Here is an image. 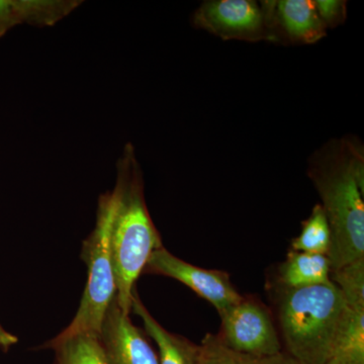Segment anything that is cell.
Here are the masks:
<instances>
[{"label":"cell","instance_id":"cell-1","mask_svg":"<svg viewBox=\"0 0 364 364\" xmlns=\"http://www.w3.org/2000/svg\"><path fill=\"white\" fill-rule=\"evenodd\" d=\"M332 234L331 270L364 258V146L345 135L323 144L306 169Z\"/></svg>","mask_w":364,"mask_h":364},{"label":"cell","instance_id":"cell-2","mask_svg":"<svg viewBox=\"0 0 364 364\" xmlns=\"http://www.w3.org/2000/svg\"><path fill=\"white\" fill-rule=\"evenodd\" d=\"M100 200L109 214L116 301L130 315L136 279L152 253L164 247L146 205L142 167L133 144H126L117 159L114 188L102 193Z\"/></svg>","mask_w":364,"mask_h":364},{"label":"cell","instance_id":"cell-3","mask_svg":"<svg viewBox=\"0 0 364 364\" xmlns=\"http://www.w3.org/2000/svg\"><path fill=\"white\" fill-rule=\"evenodd\" d=\"M348 306L331 282L282 289L277 316L289 355L299 364H325L332 358Z\"/></svg>","mask_w":364,"mask_h":364},{"label":"cell","instance_id":"cell-4","mask_svg":"<svg viewBox=\"0 0 364 364\" xmlns=\"http://www.w3.org/2000/svg\"><path fill=\"white\" fill-rule=\"evenodd\" d=\"M82 259L87 267V284L77 313L61 335L95 333L100 335L109 306L117 296L116 277L109 244V222L107 207L98 198L97 222L83 242Z\"/></svg>","mask_w":364,"mask_h":364},{"label":"cell","instance_id":"cell-5","mask_svg":"<svg viewBox=\"0 0 364 364\" xmlns=\"http://www.w3.org/2000/svg\"><path fill=\"white\" fill-rule=\"evenodd\" d=\"M191 23L224 41L269 42L260 2L254 0H205Z\"/></svg>","mask_w":364,"mask_h":364},{"label":"cell","instance_id":"cell-6","mask_svg":"<svg viewBox=\"0 0 364 364\" xmlns=\"http://www.w3.org/2000/svg\"><path fill=\"white\" fill-rule=\"evenodd\" d=\"M220 337L230 348L254 358H269L282 352L279 334L269 313L252 299H242L221 315Z\"/></svg>","mask_w":364,"mask_h":364},{"label":"cell","instance_id":"cell-7","mask_svg":"<svg viewBox=\"0 0 364 364\" xmlns=\"http://www.w3.org/2000/svg\"><path fill=\"white\" fill-rule=\"evenodd\" d=\"M144 272L178 280L198 296L210 301L217 309L220 316L240 303L243 299L232 284L229 273L196 267L179 259L164 247L152 253Z\"/></svg>","mask_w":364,"mask_h":364},{"label":"cell","instance_id":"cell-8","mask_svg":"<svg viewBox=\"0 0 364 364\" xmlns=\"http://www.w3.org/2000/svg\"><path fill=\"white\" fill-rule=\"evenodd\" d=\"M260 6L272 44L313 45L327 36L314 0H264Z\"/></svg>","mask_w":364,"mask_h":364},{"label":"cell","instance_id":"cell-9","mask_svg":"<svg viewBox=\"0 0 364 364\" xmlns=\"http://www.w3.org/2000/svg\"><path fill=\"white\" fill-rule=\"evenodd\" d=\"M100 339L109 364H159L156 353L116 298L105 314Z\"/></svg>","mask_w":364,"mask_h":364},{"label":"cell","instance_id":"cell-10","mask_svg":"<svg viewBox=\"0 0 364 364\" xmlns=\"http://www.w3.org/2000/svg\"><path fill=\"white\" fill-rule=\"evenodd\" d=\"M82 4L81 0H0V38L18 26H55Z\"/></svg>","mask_w":364,"mask_h":364},{"label":"cell","instance_id":"cell-11","mask_svg":"<svg viewBox=\"0 0 364 364\" xmlns=\"http://www.w3.org/2000/svg\"><path fill=\"white\" fill-rule=\"evenodd\" d=\"M132 312L142 318L145 331L157 344L159 364H200V345L164 329L143 305L136 291L132 299Z\"/></svg>","mask_w":364,"mask_h":364},{"label":"cell","instance_id":"cell-12","mask_svg":"<svg viewBox=\"0 0 364 364\" xmlns=\"http://www.w3.org/2000/svg\"><path fill=\"white\" fill-rule=\"evenodd\" d=\"M331 263L321 254L289 251L279 268V280L282 289H299L328 284L332 282Z\"/></svg>","mask_w":364,"mask_h":364},{"label":"cell","instance_id":"cell-13","mask_svg":"<svg viewBox=\"0 0 364 364\" xmlns=\"http://www.w3.org/2000/svg\"><path fill=\"white\" fill-rule=\"evenodd\" d=\"M44 348L54 350V364H109L100 335L95 333L59 334L45 344Z\"/></svg>","mask_w":364,"mask_h":364},{"label":"cell","instance_id":"cell-14","mask_svg":"<svg viewBox=\"0 0 364 364\" xmlns=\"http://www.w3.org/2000/svg\"><path fill=\"white\" fill-rule=\"evenodd\" d=\"M332 234L324 210L315 205L308 219L301 223V233L291 241V250L329 255Z\"/></svg>","mask_w":364,"mask_h":364},{"label":"cell","instance_id":"cell-15","mask_svg":"<svg viewBox=\"0 0 364 364\" xmlns=\"http://www.w3.org/2000/svg\"><path fill=\"white\" fill-rule=\"evenodd\" d=\"M332 358L346 364H364V312L348 308Z\"/></svg>","mask_w":364,"mask_h":364},{"label":"cell","instance_id":"cell-16","mask_svg":"<svg viewBox=\"0 0 364 364\" xmlns=\"http://www.w3.org/2000/svg\"><path fill=\"white\" fill-rule=\"evenodd\" d=\"M330 277L341 291L347 306L364 312V258L331 270Z\"/></svg>","mask_w":364,"mask_h":364},{"label":"cell","instance_id":"cell-17","mask_svg":"<svg viewBox=\"0 0 364 364\" xmlns=\"http://www.w3.org/2000/svg\"><path fill=\"white\" fill-rule=\"evenodd\" d=\"M255 359L228 347L220 335L207 334L200 345V364H254Z\"/></svg>","mask_w":364,"mask_h":364},{"label":"cell","instance_id":"cell-18","mask_svg":"<svg viewBox=\"0 0 364 364\" xmlns=\"http://www.w3.org/2000/svg\"><path fill=\"white\" fill-rule=\"evenodd\" d=\"M318 18L327 30L343 25L347 18V1L345 0H314Z\"/></svg>","mask_w":364,"mask_h":364},{"label":"cell","instance_id":"cell-19","mask_svg":"<svg viewBox=\"0 0 364 364\" xmlns=\"http://www.w3.org/2000/svg\"><path fill=\"white\" fill-rule=\"evenodd\" d=\"M254 364H299L291 356L287 353L280 352L277 355L269 358H256Z\"/></svg>","mask_w":364,"mask_h":364},{"label":"cell","instance_id":"cell-20","mask_svg":"<svg viewBox=\"0 0 364 364\" xmlns=\"http://www.w3.org/2000/svg\"><path fill=\"white\" fill-rule=\"evenodd\" d=\"M18 337L6 331L4 327L0 325V349L7 351L11 346H14V344L18 343Z\"/></svg>","mask_w":364,"mask_h":364},{"label":"cell","instance_id":"cell-21","mask_svg":"<svg viewBox=\"0 0 364 364\" xmlns=\"http://www.w3.org/2000/svg\"><path fill=\"white\" fill-rule=\"evenodd\" d=\"M325 364H346L343 361L340 360L339 358H332L330 360H328Z\"/></svg>","mask_w":364,"mask_h":364}]
</instances>
